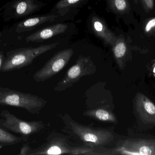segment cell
Masks as SVG:
<instances>
[{
    "label": "cell",
    "instance_id": "9c48e42d",
    "mask_svg": "<svg viewBox=\"0 0 155 155\" xmlns=\"http://www.w3.org/2000/svg\"><path fill=\"white\" fill-rule=\"evenodd\" d=\"M135 108L142 122L155 126L154 104L142 93H137L135 98Z\"/></svg>",
    "mask_w": 155,
    "mask_h": 155
},
{
    "label": "cell",
    "instance_id": "7c38bea8",
    "mask_svg": "<svg viewBox=\"0 0 155 155\" xmlns=\"http://www.w3.org/2000/svg\"><path fill=\"white\" fill-rule=\"evenodd\" d=\"M83 115L94 120L107 123L116 124L117 118L115 114L108 108L100 107L87 110L83 113Z\"/></svg>",
    "mask_w": 155,
    "mask_h": 155
},
{
    "label": "cell",
    "instance_id": "e0dca14e",
    "mask_svg": "<svg viewBox=\"0 0 155 155\" xmlns=\"http://www.w3.org/2000/svg\"><path fill=\"white\" fill-rule=\"evenodd\" d=\"M110 8L118 13H125L129 8L127 0H107Z\"/></svg>",
    "mask_w": 155,
    "mask_h": 155
},
{
    "label": "cell",
    "instance_id": "cb8c5ba5",
    "mask_svg": "<svg viewBox=\"0 0 155 155\" xmlns=\"http://www.w3.org/2000/svg\"><path fill=\"white\" fill-rule=\"evenodd\" d=\"M1 35H2V33H1V32H0V37H1Z\"/></svg>",
    "mask_w": 155,
    "mask_h": 155
},
{
    "label": "cell",
    "instance_id": "2e32d148",
    "mask_svg": "<svg viewBox=\"0 0 155 155\" xmlns=\"http://www.w3.org/2000/svg\"><path fill=\"white\" fill-rule=\"evenodd\" d=\"M23 137L17 136L0 126V146L17 144L25 140Z\"/></svg>",
    "mask_w": 155,
    "mask_h": 155
},
{
    "label": "cell",
    "instance_id": "30bf717a",
    "mask_svg": "<svg viewBox=\"0 0 155 155\" xmlns=\"http://www.w3.org/2000/svg\"><path fill=\"white\" fill-rule=\"evenodd\" d=\"M91 26L94 33L102 39L107 45L113 46L116 40L117 36L110 31L103 19L97 15L91 19Z\"/></svg>",
    "mask_w": 155,
    "mask_h": 155
},
{
    "label": "cell",
    "instance_id": "5b68a950",
    "mask_svg": "<svg viewBox=\"0 0 155 155\" xmlns=\"http://www.w3.org/2000/svg\"><path fill=\"white\" fill-rule=\"evenodd\" d=\"M97 67L90 57L80 56L66 72L63 78L57 83L54 91L61 92L73 86L82 77L94 74Z\"/></svg>",
    "mask_w": 155,
    "mask_h": 155
},
{
    "label": "cell",
    "instance_id": "7402d4cb",
    "mask_svg": "<svg viewBox=\"0 0 155 155\" xmlns=\"http://www.w3.org/2000/svg\"><path fill=\"white\" fill-rule=\"evenodd\" d=\"M5 59L3 52L0 50V71H1V68H2L3 64Z\"/></svg>",
    "mask_w": 155,
    "mask_h": 155
},
{
    "label": "cell",
    "instance_id": "9a60e30c",
    "mask_svg": "<svg viewBox=\"0 0 155 155\" xmlns=\"http://www.w3.org/2000/svg\"><path fill=\"white\" fill-rule=\"evenodd\" d=\"M15 14L18 16L27 15L38 9V5L34 0H21L16 2L13 5Z\"/></svg>",
    "mask_w": 155,
    "mask_h": 155
},
{
    "label": "cell",
    "instance_id": "6da1fadb",
    "mask_svg": "<svg viewBox=\"0 0 155 155\" xmlns=\"http://www.w3.org/2000/svg\"><path fill=\"white\" fill-rule=\"evenodd\" d=\"M61 119L64 124L63 132L70 137L81 141L84 145L91 147H103L112 143L114 140L113 132L107 128L81 124L68 114L63 115Z\"/></svg>",
    "mask_w": 155,
    "mask_h": 155
},
{
    "label": "cell",
    "instance_id": "7a4b0ae2",
    "mask_svg": "<svg viewBox=\"0 0 155 155\" xmlns=\"http://www.w3.org/2000/svg\"><path fill=\"white\" fill-rule=\"evenodd\" d=\"M61 154L100 155V153L97 147H89L84 145L73 147L62 135L51 133L45 143L38 148L32 149L28 155Z\"/></svg>",
    "mask_w": 155,
    "mask_h": 155
},
{
    "label": "cell",
    "instance_id": "ffe728a7",
    "mask_svg": "<svg viewBox=\"0 0 155 155\" xmlns=\"http://www.w3.org/2000/svg\"><path fill=\"white\" fill-rule=\"evenodd\" d=\"M32 148L28 145L25 144L21 147L19 155H28Z\"/></svg>",
    "mask_w": 155,
    "mask_h": 155
},
{
    "label": "cell",
    "instance_id": "4fadbf2b",
    "mask_svg": "<svg viewBox=\"0 0 155 155\" xmlns=\"http://www.w3.org/2000/svg\"><path fill=\"white\" fill-rule=\"evenodd\" d=\"M112 47L114 57L118 67L124 69L127 54V45L124 36H117L115 42Z\"/></svg>",
    "mask_w": 155,
    "mask_h": 155
},
{
    "label": "cell",
    "instance_id": "277c9868",
    "mask_svg": "<svg viewBox=\"0 0 155 155\" xmlns=\"http://www.w3.org/2000/svg\"><path fill=\"white\" fill-rule=\"evenodd\" d=\"M58 43L42 45L34 48H22L12 52L3 64L1 72H6L21 69L31 64L39 56L54 49Z\"/></svg>",
    "mask_w": 155,
    "mask_h": 155
},
{
    "label": "cell",
    "instance_id": "d6986e66",
    "mask_svg": "<svg viewBox=\"0 0 155 155\" xmlns=\"http://www.w3.org/2000/svg\"><path fill=\"white\" fill-rule=\"evenodd\" d=\"M155 27V17L152 18L148 21L145 27V32L146 33L149 32L152 29Z\"/></svg>",
    "mask_w": 155,
    "mask_h": 155
},
{
    "label": "cell",
    "instance_id": "ac0fdd59",
    "mask_svg": "<svg viewBox=\"0 0 155 155\" xmlns=\"http://www.w3.org/2000/svg\"><path fill=\"white\" fill-rule=\"evenodd\" d=\"M83 0H61L55 6V9L62 15L65 14L71 7L78 4Z\"/></svg>",
    "mask_w": 155,
    "mask_h": 155
},
{
    "label": "cell",
    "instance_id": "52a82bcc",
    "mask_svg": "<svg viewBox=\"0 0 155 155\" xmlns=\"http://www.w3.org/2000/svg\"><path fill=\"white\" fill-rule=\"evenodd\" d=\"M103 155H155V140L127 139L118 142L112 149L103 147Z\"/></svg>",
    "mask_w": 155,
    "mask_h": 155
},
{
    "label": "cell",
    "instance_id": "ba28073f",
    "mask_svg": "<svg viewBox=\"0 0 155 155\" xmlns=\"http://www.w3.org/2000/svg\"><path fill=\"white\" fill-rule=\"evenodd\" d=\"M74 52L72 49L69 48L56 53L34 74V80L37 83H43L56 75L67 65Z\"/></svg>",
    "mask_w": 155,
    "mask_h": 155
},
{
    "label": "cell",
    "instance_id": "603a6c76",
    "mask_svg": "<svg viewBox=\"0 0 155 155\" xmlns=\"http://www.w3.org/2000/svg\"><path fill=\"white\" fill-rule=\"evenodd\" d=\"M153 72L155 76V62L154 63V64L153 65Z\"/></svg>",
    "mask_w": 155,
    "mask_h": 155
},
{
    "label": "cell",
    "instance_id": "8992f818",
    "mask_svg": "<svg viewBox=\"0 0 155 155\" xmlns=\"http://www.w3.org/2000/svg\"><path fill=\"white\" fill-rule=\"evenodd\" d=\"M0 126L12 133L27 136L39 133L45 127L42 121H26L7 110L0 113Z\"/></svg>",
    "mask_w": 155,
    "mask_h": 155
},
{
    "label": "cell",
    "instance_id": "5bb4252c",
    "mask_svg": "<svg viewBox=\"0 0 155 155\" xmlns=\"http://www.w3.org/2000/svg\"><path fill=\"white\" fill-rule=\"evenodd\" d=\"M57 15H47L29 18L20 23L16 27L18 32H24L30 30L48 22H52L58 17Z\"/></svg>",
    "mask_w": 155,
    "mask_h": 155
},
{
    "label": "cell",
    "instance_id": "44dd1931",
    "mask_svg": "<svg viewBox=\"0 0 155 155\" xmlns=\"http://www.w3.org/2000/svg\"><path fill=\"white\" fill-rule=\"evenodd\" d=\"M145 7L148 10H152L154 7V0H142Z\"/></svg>",
    "mask_w": 155,
    "mask_h": 155
},
{
    "label": "cell",
    "instance_id": "8fae6325",
    "mask_svg": "<svg viewBox=\"0 0 155 155\" xmlns=\"http://www.w3.org/2000/svg\"><path fill=\"white\" fill-rule=\"evenodd\" d=\"M68 25L64 24H57L39 30L26 37V42H42L65 32Z\"/></svg>",
    "mask_w": 155,
    "mask_h": 155
},
{
    "label": "cell",
    "instance_id": "3957f363",
    "mask_svg": "<svg viewBox=\"0 0 155 155\" xmlns=\"http://www.w3.org/2000/svg\"><path fill=\"white\" fill-rule=\"evenodd\" d=\"M47 101L38 96L0 87V106L23 108L33 114H39Z\"/></svg>",
    "mask_w": 155,
    "mask_h": 155
}]
</instances>
